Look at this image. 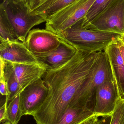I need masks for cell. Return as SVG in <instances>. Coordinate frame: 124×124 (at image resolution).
<instances>
[{
  "mask_svg": "<svg viewBox=\"0 0 124 124\" xmlns=\"http://www.w3.org/2000/svg\"><path fill=\"white\" fill-rule=\"evenodd\" d=\"M77 49L67 63L47 70L42 79L49 89L43 104L31 116L37 124H57L68 107L86 108L83 103L82 86L97 65L101 52L89 53Z\"/></svg>",
  "mask_w": 124,
  "mask_h": 124,
  "instance_id": "cell-1",
  "label": "cell"
},
{
  "mask_svg": "<svg viewBox=\"0 0 124 124\" xmlns=\"http://www.w3.org/2000/svg\"><path fill=\"white\" fill-rule=\"evenodd\" d=\"M84 18L58 35L61 39L76 49L89 53L103 51L117 43L119 38L124 35L110 31L84 28Z\"/></svg>",
  "mask_w": 124,
  "mask_h": 124,
  "instance_id": "cell-2",
  "label": "cell"
},
{
  "mask_svg": "<svg viewBox=\"0 0 124 124\" xmlns=\"http://www.w3.org/2000/svg\"><path fill=\"white\" fill-rule=\"evenodd\" d=\"M1 4L18 40L23 43L25 42L33 27L46 22V19L40 15L31 14L25 1L13 2L4 0Z\"/></svg>",
  "mask_w": 124,
  "mask_h": 124,
  "instance_id": "cell-3",
  "label": "cell"
},
{
  "mask_svg": "<svg viewBox=\"0 0 124 124\" xmlns=\"http://www.w3.org/2000/svg\"><path fill=\"white\" fill-rule=\"evenodd\" d=\"M95 0H77L49 17L46 29L58 35L84 18Z\"/></svg>",
  "mask_w": 124,
  "mask_h": 124,
  "instance_id": "cell-4",
  "label": "cell"
},
{
  "mask_svg": "<svg viewBox=\"0 0 124 124\" xmlns=\"http://www.w3.org/2000/svg\"><path fill=\"white\" fill-rule=\"evenodd\" d=\"M84 27L124 36V0H112L102 11Z\"/></svg>",
  "mask_w": 124,
  "mask_h": 124,
  "instance_id": "cell-5",
  "label": "cell"
},
{
  "mask_svg": "<svg viewBox=\"0 0 124 124\" xmlns=\"http://www.w3.org/2000/svg\"><path fill=\"white\" fill-rule=\"evenodd\" d=\"M110 63L105 51L101 52L93 71L85 81L82 86V94L84 105L90 107V104L95 101V90L97 87L108 80H113Z\"/></svg>",
  "mask_w": 124,
  "mask_h": 124,
  "instance_id": "cell-6",
  "label": "cell"
},
{
  "mask_svg": "<svg viewBox=\"0 0 124 124\" xmlns=\"http://www.w3.org/2000/svg\"><path fill=\"white\" fill-rule=\"evenodd\" d=\"M61 41L59 36L53 32L37 28L29 32L25 44L28 50L38 59L56 49Z\"/></svg>",
  "mask_w": 124,
  "mask_h": 124,
  "instance_id": "cell-7",
  "label": "cell"
},
{
  "mask_svg": "<svg viewBox=\"0 0 124 124\" xmlns=\"http://www.w3.org/2000/svg\"><path fill=\"white\" fill-rule=\"evenodd\" d=\"M49 89L42 78L26 87L20 93L22 116L31 115L45 101Z\"/></svg>",
  "mask_w": 124,
  "mask_h": 124,
  "instance_id": "cell-8",
  "label": "cell"
},
{
  "mask_svg": "<svg viewBox=\"0 0 124 124\" xmlns=\"http://www.w3.org/2000/svg\"><path fill=\"white\" fill-rule=\"evenodd\" d=\"M119 98L114 80L103 82L95 90L94 114L99 117L111 115Z\"/></svg>",
  "mask_w": 124,
  "mask_h": 124,
  "instance_id": "cell-9",
  "label": "cell"
},
{
  "mask_svg": "<svg viewBox=\"0 0 124 124\" xmlns=\"http://www.w3.org/2000/svg\"><path fill=\"white\" fill-rule=\"evenodd\" d=\"M0 58L15 63H33L41 62L28 50L25 43L19 40L1 42Z\"/></svg>",
  "mask_w": 124,
  "mask_h": 124,
  "instance_id": "cell-10",
  "label": "cell"
},
{
  "mask_svg": "<svg viewBox=\"0 0 124 124\" xmlns=\"http://www.w3.org/2000/svg\"><path fill=\"white\" fill-rule=\"evenodd\" d=\"M11 63L22 90L31 84L42 78L48 70L47 65L41 62L33 63Z\"/></svg>",
  "mask_w": 124,
  "mask_h": 124,
  "instance_id": "cell-11",
  "label": "cell"
},
{
  "mask_svg": "<svg viewBox=\"0 0 124 124\" xmlns=\"http://www.w3.org/2000/svg\"><path fill=\"white\" fill-rule=\"evenodd\" d=\"M61 40V43L56 49L38 58L47 65V70L59 68L69 62L76 53L77 49L75 46Z\"/></svg>",
  "mask_w": 124,
  "mask_h": 124,
  "instance_id": "cell-12",
  "label": "cell"
},
{
  "mask_svg": "<svg viewBox=\"0 0 124 124\" xmlns=\"http://www.w3.org/2000/svg\"><path fill=\"white\" fill-rule=\"evenodd\" d=\"M108 56L119 98L124 99V63L116 43L105 49Z\"/></svg>",
  "mask_w": 124,
  "mask_h": 124,
  "instance_id": "cell-13",
  "label": "cell"
},
{
  "mask_svg": "<svg viewBox=\"0 0 124 124\" xmlns=\"http://www.w3.org/2000/svg\"><path fill=\"white\" fill-rule=\"evenodd\" d=\"M77 0H43L33 11L31 14L38 15L47 20L49 17L67 7Z\"/></svg>",
  "mask_w": 124,
  "mask_h": 124,
  "instance_id": "cell-14",
  "label": "cell"
},
{
  "mask_svg": "<svg viewBox=\"0 0 124 124\" xmlns=\"http://www.w3.org/2000/svg\"><path fill=\"white\" fill-rule=\"evenodd\" d=\"M94 114L93 108L68 107L57 124H82Z\"/></svg>",
  "mask_w": 124,
  "mask_h": 124,
  "instance_id": "cell-15",
  "label": "cell"
},
{
  "mask_svg": "<svg viewBox=\"0 0 124 124\" xmlns=\"http://www.w3.org/2000/svg\"><path fill=\"white\" fill-rule=\"evenodd\" d=\"M4 72L9 92L8 98L5 101L8 103L19 94L22 90L15 74L11 62L4 60Z\"/></svg>",
  "mask_w": 124,
  "mask_h": 124,
  "instance_id": "cell-16",
  "label": "cell"
},
{
  "mask_svg": "<svg viewBox=\"0 0 124 124\" xmlns=\"http://www.w3.org/2000/svg\"><path fill=\"white\" fill-rule=\"evenodd\" d=\"M0 40L1 42L19 40L1 4L0 5Z\"/></svg>",
  "mask_w": 124,
  "mask_h": 124,
  "instance_id": "cell-17",
  "label": "cell"
},
{
  "mask_svg": "<svg viewBox=\"0 0 124 124\" xmlns=\"http://www.w3.org/2000/svg\"><path fill=\"white\" fill-rule=\"evenodd\" d=\"M22 116L19 94L9 102L7 106V121L11 124H17Z\"/></svg>",
  "mask_w": 124,
  "mask_h": 124,
  "instance_id": "cell-18",
  "label": "cell"
},
{
  "mask_svg": "<svg viewBox=\"0 0 124 124\" xmlns=\"http://www.w3.org/2000/svg\"><path fill=\"white\" fill-rule=\"evenodd\" d=\"M112 0H95L88 11L83 22V27L86 26L108 5Z\"/></svg>",
  "mask_w": 124,
  "mask_h": 124,
  "instance_id": "cell-19",
  "label": "cell"
},
{
  "mask_svg": "<svg viewBox=\"0 0 124 124\" xmlns=\"http://www.w3.org/2000/svg\"><path fill=\"white\" fill-rule=\"evenodd\" d=\"M110 124H124V99L119 98L117 101Z\"/></svg>",
  "mask_w": 124,
  "mask_h": 124,
  "instance_id": "cell-20",
  "label": "cell"
},
{
  "mask_svg": "<svg viewBox=\"0 0 124 124\" xmlns=\"http://www.w3.org/2000/svg\"><path fill=\"white\" fill-rule=\"evenodd\" d=\"M0 60V92L3 96H6V100H7L9 95V92L8 88L7 82L4 77V60L1 59Z\"/></svg>",
  "mask_w": 124,
  "mask_h": 124,
  "instance_id": "cell-21",
  "label": "cell"
},
{
  "mask_svg": "<svg viewBox=\"0 0 124 124\" xmlns=\"http://www.w3.org/2000/svg\"><path fill=\"white\" fill-rule=\"evenodd\" d=\"M7 103L5 101L3 105L0 108V122L5 121L7 120Z\"/></svg>",
  "mask_w": 124,
  "mask_h": 124,
  "instance_id": "cell-22",
  "label": "cell"
},
{
  "mask_svg": "<svg viewBox=\"0 0 124 124\" xmlns=\"http://www.w3.org/2000/svg\"><path fill=\"white\" fill-rule=\"evenodd\" d=\"M43 0H26V4L30 12L35 9Z\"/></svg>",
  "mask_w": 124,
  "mask_h": 124,
  "instance_id": "cell-23",
  "label": "cell"
},
{
  "mask_svg": "<svg viewBox=\"0 0 124 124\" xmlns=\"http://www.w3.org/2000/svg\"><path fill=\"white\" fill-rule=\"evenodd\" d=\"M117 46L119 49L120 54L123 59L124 63V36L123 35L119 38L116 43Z\"/></svg>",
  "mask_w": 124,
  "mask_h": 124,
  "instance_id": "cell-24",
  "label": "cell"
},
{
  "mask_svg": "<svg viewBox=\"0 0 124 124\" xmlns=\"http://www.w3.org/2000/svg\"><path fill=\"white\" fill-rule=\"evenodd\" d=\"M99 117L98 116L94 114L82 124H98L99 120L98 118Z\"/></svg>",
  "mask_w": 124,
  "mask_h": 124,
  "instance_id": "cell-25",
  "label": "cell"
},
{
  "mask_svg": "<svg viewBox=\"0 0 124 124\" xmlns=\"http://www.w3.org/2000/svg\"><path fill=\"white\" fill-rule=\"evenodd\" d=\"M111 119V115L102 116L99 120L98 124H110Z\"/></svg>",
  "mask_w": 124,
  "mask_h": 124,
  "instance_id": "cell-26",
  "label": "cell"
},
{
  "mask_svg": "<svg viewBox=\"0 0 124 124\" xmlns=\"http://www.w3.org/2000/svg\"><path fill=\"white\" fill-rule=\"evenodd\" d=\"M8 0L13 1V2H19V1H25L26 0Z\"/></svg>",
  "mask_w": 124,
  "mask_h": 124,
  "instance_id": "cell-27",
  "label": "cell"
},
{
  "mask_svg": "<svg viewBox=\"0 0 124 124\" xmlns=\"http://www.w3.org/2000/svg\"><path fill=\"white\" fill-rule=\"evenodd\" d=\"M11 124V123H10V122H9L8 121V122H4V123L3 124Z\"/></svg>",
  "mask_w": 124,
  "mask_h": 124,
  "instance_id": "cell-28",
  "label": "cell"
}]
</instances>
